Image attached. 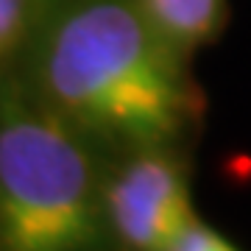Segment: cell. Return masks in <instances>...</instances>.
<instances>
[{"label": "cell", "mask_w": 251, "mask_h": 251, "mask_svg": "<svg viewBox=\"0 0 251 251\" xmlns=\"http://www.w3.org/2000/svg\"><path fill=\"white\" fill-rule=\"evenodd\" d=\"M179 53L143 0H67L36 36V95L78 131L159 148L187 115Z\"/></svg>", "instance_id": "cell-1"}, {"label": "cell", "mask_w": 251, "mask_h": 251, "mask_svg": "<svg viewBox=\"0 0 251 251\" xmlns=\"http://www.w3.org/2000/svg\"><path fill=\"white\" fill-rule=\"evenodd\" d=\"M106 201L90 153L45 100L0 81V251H92Z\"/></svg>", "instance_id": "cell-2"}, {"label": "cell", "mask_w": 251, "mask_h": 251, "mask_svg": "<svg viewBox=\"0 0 251 251\" xmlns=\"http://www.w3.org/2000/svg\"><path fill=\"white\" fill-rule=\"evenodd\" d=\"M103 201L109 224L134 251H171L198 221L181 165L159 148H140L109 184Z\"/></svg>", "instance_id": "cell-3"}, {"label": "cell", "mask_w": 251, "mask_h": 251, "mask_svg": "<svg viewBox=\"0 0 251 251\" xmlns=\"http://www.w3.org/2000/svg\"><path fill=\"white\" fill-rule=\"evenodd\" d=\"M148 17L179 50L206 42L221 28L224 0H143Z\"/></svg>", "instance_id": "cell-4"}, {"label": "cell", "mask_w": 251, "mask_h": 251, "mask_svg": "<svg viewBox=\"0 0 251 251\" xmlns=\"http://www.w3.org/2000/svg\"><path fill=\"white\" fill-rule=\"evenodd\" d=\"M171 251H237L224 234H218L215 229H209L206 224L196 221L179 240L173 243Z\"/></svg>", "instance_id": "cell-5"}, {"label": "cell", "mask_w": 251, "mask_h": 251, "mask_svg": "<svg viewBox=\"0 0 251 251\" xmlns=\"http://www.w3.org/2000/svg\"><path fill=\"white\" fill-rule=\"evenodd\" d=\"M25 9H28V0H0V36L9 48H14V42L23 34Z\"/></svg>", "instance_id": "cell-6"}, {"label": "cell", "mask_w": 251, "mask_h": 251, "mask_svg": "<svg viewBox=\"0 0 251 251\" xmlns=\"http://www.w3.org/2000/svg\"><path fill=\"white\" fill-rule=\"evenodd\" d=\"M9 50H11V48L6 45V42H3V36H0V59H3V56L9 53Z\"/></svg>", "instance_id": "cell-7"}]
</instances>
